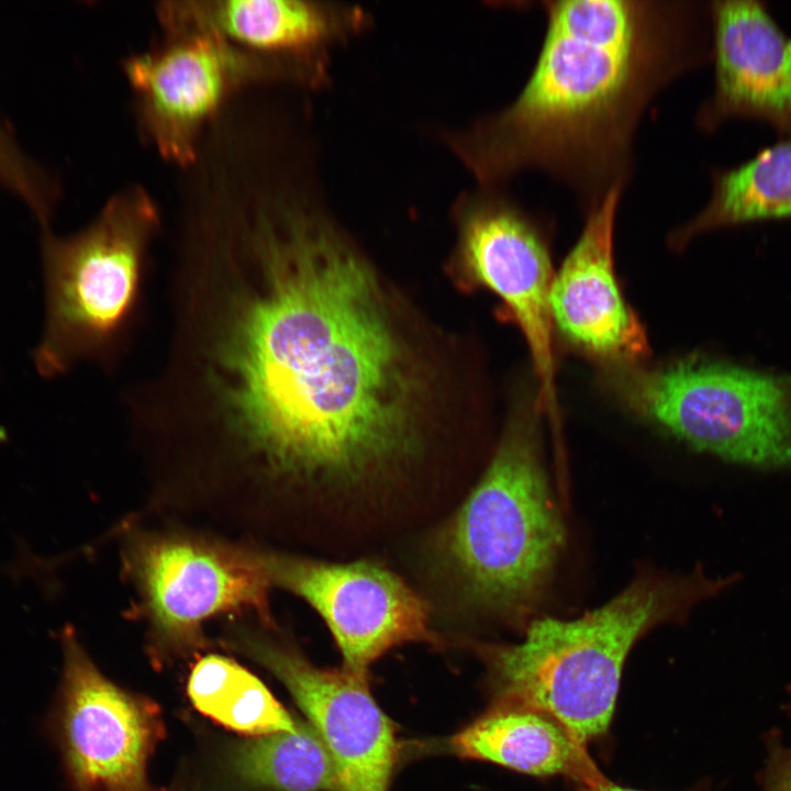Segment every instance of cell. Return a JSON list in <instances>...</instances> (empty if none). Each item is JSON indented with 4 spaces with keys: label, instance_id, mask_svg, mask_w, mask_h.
<instances>
[{
    "label": "cell",
    "instance_id": "277c9868",
    "mask_svg": "<svg viewBox=\"0 0 791 791\" xmlns=\"http://www.w3.org/2000/svg\"><path fill=\"white\" fill-rule=\"evenodd\" d=\"M535 410L536 404L513 415L442 537L466 598L486 615L523 630L536 617L567 537Z\"/></svg>",
    "mask_w": 791,
    "mask_h": 791
},
{
    "label": "cell",
    "instance_id": "3957f363",
    "mask_svg": "<svg viewBox=\"0 0 791 791\" xmlns=\"http://www.w3.org/2000/svg\"><path fill=\"white\" fill-rule=\"evenodd\" d=\"M731 579L697 570L639 573L604 604L570 620L536 616L519 643H474L495 704L527 705L562 723L583 745L611 724L625 661L657 626L680 623Z\"/></svg>",
    "mask_w": 791,
    "mask_h": 791
},
{
    "label": "cell",
    "instance_id": "4fadbf2b",
    "mask_svg": "<svg viewBox=\"0 0 791 791\" xmlns=\"http://www.w3.org/2000/svg\"><path fill=\"white\" fill-rule=\"evenodd\" d=\"M160 7L275 66L286 79L310 86L326 81L331 49L365 31L370 21L360 7L333 1H174Z\"/></svg>",
    "mask_w": 791,
    "mask_h": 791
},
{
    "label": "cell",
    "instance_id": "5b68a950",
    "mask_svg": "<svg viewBox=\"0 0 791 791\" xmlns=\"http://www.w3.org/2000/svg\"><path fill=\"white\" fill-rule=\"evenodd\" d=\"M158 211L140 187L114 194L97 218L69 236L45 229L46 316L35 366L45 378L81 361L113 370L141 314Z\"/></svg>",
    "mask_w": 791,
    "mask_h": 791
},
{
    "label": "cell",
    "instance_id": "8992f818",
    "mask_svg": "<svg viewBox=\"0 0 791 791\" xmlns=\"http://www.w3.org/2000/svg\"><path fill=\"white\" fill-rule=\"evenodd\" d=\"M603 380L632 413L695 450L791 469V375L693 357L605 367Z\"/></svg>",
    "mask_w": 791,
    "mask_h": 791
},
{
    "label": "cell",
    "instance_id": "7a4b0ae2",
    "mask_svg": "<svg viewBox=\"0 0 791 791\" xmlns=\"http://www.w3.org/2000/svg\"><path fill=\"white\" fill-rule=\"evenodd\" d=\"M535 65L501 110L445 142L480 188L542 171L586 215L634 170L642 118L673 81L711 60L708 4L549 0Z\"/></svg>",
    "mask_w": 791,
    "mask_h": 791
},
{
    "label": "cell",
    "instance_id": "6da1fadb",
    "mask_svg": "<svg viewBox=\"0 0 791 791\" xmlns=\"http://www.w3.org/2000/svg\"><path fill=\"white\" fill-rule=\"evenodd\" d=\"M186 247L138 381L146 427L192 461L355 481L415 457L445 409L426 327L315 204L282 200Z\"/></svg>",
    "mask_w": 791,
    "mask_h": 791
},
{
    "label": "cell",
    "instance_id": "30bf717a",
    "mask_svg": "<svg viewBox=\"0 0 791 791\" xmlns=\"http://www.w3.org/2000/svg\"><path fill=\"white\" fill-rule=\"evenodd\" d=\"M271 587L305 600L328 626L344 668L367 678L369 666L408 642L437 644L428 610L399 576L370 562L330 564L263 550Z\"/></svg>",
    "mask_w": 791,
    "mask_h": 791
},
{
    "label": "cell",
    "instance_id": "52a82bcc",
    "mask_svg": "<svg viewBox=\"0 0 791 791\" xmlns=\"http://www.w3.org/2000/svg\"><path fill=\"white\" fill-rule=\"evenodd\" d=\"M138 612L160 647H203V624L227 613H255L271 624L272 588L263 549L189 533L138 532L123 549Z\"/></svg>",
    "mask_w": 791,
    "mask_h": 791
},
{
    "label": "cell",
    "instance_id": "ffe728a7",
    "mask_svg": "<svg viewBox=\"0 0 791 791\" xmlns=\"http://www.w3.org/2000/svg\"><path fill=\"white\" fill-rule=\"evenodd\" d=\"M0 187L18 197L45 227L54 211L57 190L52 178L18 146L0 123Z\"/></svg>",
    "mask_w": 791,
    "mask_h": 791
},
{
    "label": "cell",
    "instance_id": "8fae6325",
    "mask_svg": "<svg viewBox=\"0 0 791 791\" xmlns=\"http://www.w3.org/2000/svg\"><path fill=\"white\" fill-rule=\"evenodd\" d=\"M231 643L294 698L333 760L336 791H389L398 756L396 732L367 678L345 668H319L291 646L250 631L236 630Z\"/></svg>",
    "mask_w": 791,
    "mask_h": 791
},
{
    "label": "cell",
    "instance_id": "2e32d148",
    "mask_svg": "<svg viewBox=\"0 0 791 791\" xmlns=\"http://www.w3.org/2000/svg\"><path fill=\"white\" fill-rule=\"evenodd\" d=\"M461 757L490 761L534 776H565L580 784L602 775L562 723L527 705L494 704L452 739Z\"/></svg>",
    "mask_w": 791,
    "mask_h": 791
},
{
    "label": "cell",
    "instance_id": "d6986e66",
    "mask_svg": "<svg viewBox=\"0 0 791 791\" xmlns=\"http://www.w3.org/2000/svg\"><path fill=\"white\" fill-rule=\"evenodd\" d=\"M246 781L275 791H336L333 760L313 727L257 736L233 755Z\"/></svg>",
    "mask_w": 791,
    "mask_h": 791
},
{
    "label": "cell",
    "instance_id": "e0dca14e",
    "mask_svg": "<svg viewBox=\"0 0 791 791\" xmlns=\"http://www.w3.org/2000/svg\"><path fill=\"white\" fill-rule=\"evenodd\" d=\"M791 216V138L732 167L714 169L708 203L675 230L669 244L682 248L715 230Z\"/></svg>",
    "mask_w": 791,
    "mask_h": 791
},
{
    "label": "cell",
    "instance_id": "9c48e42d",
    "mask_svg": "<svg viewBox=\"0 0 791 791\" xmlns=\"http://www.w3.org/2000/svg\"><path fill=\"white\" fill-rule=\"evenodd\" d=\"M158 14L165 42L127 58L124 71L152 143L165 158L185 165L196 157L203 126L233 90L250 80L283 77L212 30Z\"/></svg>",
    "mask_w": 791,
    "mask_h": 791
},
{
    "label": "cell",
    "instance_id": "5bb4252c",
    "mask_svg": "<svg viewBox=\"0 0 791 791\" xmlns=\"http://www.w3.org/2000/svg\"><path fill=\"white\" fill-rule=\"evenodd\" d=\"M711 96L697 125L712 132L734 119L770 125L791 138V36L758 1H711Z\"/></svg>",
    "mask_w": 791,
    "mask_h": 791
},
{
    "label": "cell",
    "instance_id": "9a60e30c",
    "mask_svg": "<svg viewBox=\"0 0 791 791\" xmlns=\"http://www.w3.org/2000/svg\"><path fill=\"white\" fill-rule=\"evenodd\" d=\"M612 191L586 214L577 242L554 274V328L578 352L606 366L638 364L649 352L644 326L627 303L614 264L621 197Z\"/></svg>",
    "mask_w": 791,
    "mask_h": 791
},
{
    "label": "cell",
    "instance_id": "ac0fdd59",
    "mask_svg": "<svg viewBox=\"0 0 791 791\" xmlns=\"http://www.w3.org/2000/svg\"><path fill=\"white\" fill-rule=\"evenodd\" d=\"M187 690L197 710L239 733L257 737L300 726L256 676L222 655L200 658Z\"/></svg>",
    "mask_w": 791,
    "mask_h": 791
},
{
    "label": "cell",
    "instance_id": "44dd1931",
    "mask_svg": "<svg viewBox=\"0 0 791 791\" xmlns=\"http://www.w3.org/2000/svg\"><path fill=\"white\" fill-rule=\"evenodd\" d=\"M767 759L761 772L762 791H791V745L779 737L768 739Z\"/></svg>",
    "mask_w": 791,
    "mask_h": 791
},
{
    "label": "cell",
    "instance_id": "ba28073f",
    "mask_svg": "<svg viewBox=\"0 0 791 791\" xmlns=\"http://www.w3.org/2000/svg\"><path fill=\"white\" fill-rule=\"evenodd\" d=\"M456 243L449 270L465 290L484 289L501 301V312L517 326L537 379L536 403L557 417L554 278L542 222L501 188H478L458 198L453 210Z\"/></svg>",
    "mask_w": 791,
    "mask_h": 791
},
{
    "label": "cell",
    "instance_id": "7402d4cb",
    "mask_svg": "<svg viewBox=\"0 0 791 791\" xmlns=\"http://www.w3.org/2000/svg\"><path fill=\"white\" fill-rule=\"evenodd\" d=\"M579 791H643L616 784L603 776L597 780L579 786Z\"/></svg>",
    "mask_w": 791,
    "mask_h": 791
},
{
    "label": "cell",
    "instance_id": "7c38bea8",
    "mask_svg": "<svg viewBox=\"0 0 791 791\" xmlns=\"http://www.w3.org/2000/svg\"><path fill=\"white\" fill-rule=\"evenodd\" d=\"M64 673L58 729L78 791H147L146 765L157 738L156 712L107 679L71 627L60 637Z\"/></svg>",
    "mask_w": 791,
    "mask_h": 791
}]
</instances>
